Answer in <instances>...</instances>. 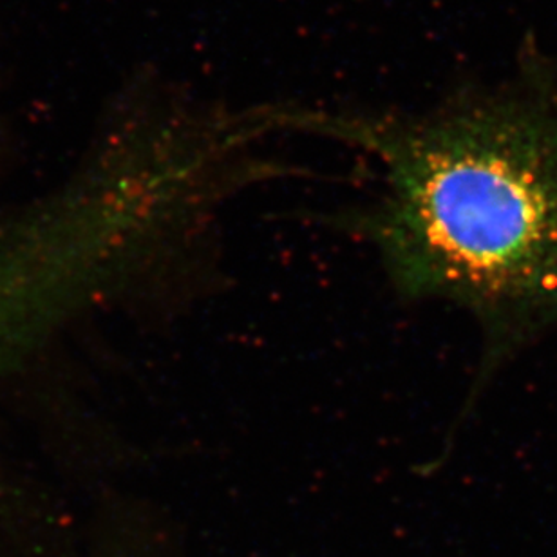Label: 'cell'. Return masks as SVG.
<instances>
[{
    "label": "cell",
    "instance_id": "1",
    "mask_svg": "<svg viewBox=\"0 0 557 557\" xmlns=\"http://www.w3.org/2000/svg\"><path fill=\"white\" fill-rule=\"evenodd\" d=\"M322 136L364 150L381 188L343 221L397 294L482 327L483 370L557 322V70L521 64L422 114L324 111Z\"/></svg>",
    "mask_w": 557,
    "mask_h": 557
}]
</instances>
